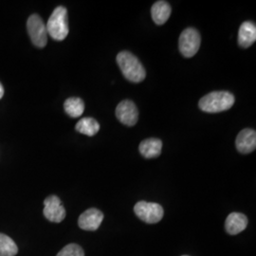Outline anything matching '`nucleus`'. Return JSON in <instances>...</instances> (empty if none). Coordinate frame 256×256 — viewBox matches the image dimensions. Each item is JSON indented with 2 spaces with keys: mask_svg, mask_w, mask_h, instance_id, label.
<instances>
[{
  "mask_svg": "<svg viewBox=\"0 0 256 256\" xmlns=\"http://www.w3.org/2000/svg\"><path fill=\"white\" fill-rule=\"evenodd\" d=\"M117 63L122 74L129 82H142L146 77V72L140 60L131 52L124 50L117 55Z\"/></svg>",
  "mask_w": 256,
  "mask_h": 256,
  "instance_id": "obj_1",
  "label": "nucleus"
},
{
  "mask_svg": "<svg viewBox=\"0 0 256 256\" xmlns=\"http://www.w3.org/2000/svg\"><path fill=\"white\" fill-rule=\"evenodd\" d=\"M234 96L228 92H214L205 95L198 102V108L207 113H220L229 110L234 104Z\"/></svg>",
  "mask_w": 256,
  "mask_h": 256,
  "instance_id": "obj_2",
  "label": "nucleus"
},
{
  "mask_svg": "<svg viewBox=\"0 0 256 256\" xmlns=\"http://www.w3.org/2000/svg\"><path fill=\"white\" fill-rule=\"evenodd\" d=\"M46 28L48 34L52 39L63 41L70 32L66 9L63 6L57 7L48 18Z\"/></svg>",
  "mask_w": 256,
  "mask_h": 256,
  "instance_id": "obj_3",
  "label": "nucleus"
},
{
  "mask_svg": "<svg viewBox=\"0 0 256 256\" xmlns=\"http://www.w3.org/2000/svg\"><path fill=\"white\" fill-rule=\"evenodd\" d=\"M202 38L200 32L194 28H187L183 30L180 36V50L186 58H191L200 50Z\"/></svg>",
  "mask_w": 256,
  "mask_h": 256,
  "instance_id": "obj_4",
  "label": "nucleus"
},
{
  "mask_svg": "<svg viewBox=\"0 0 256 256\" xmlns=\"http://www.w3.org/2000/svg\"><path fill=\"white\" fill-rule=\"evenodd\" d=\"M134 212L140 220L148 224H155L164 218V208L153 202H138L134 207Z\"/></svg>",
  "mask_w": 256,
  "mask_h": 256,
  "instance_id": "obj_5",
  "label": "nucleus"
},
{
  "mask_svg": "<svg viewBox=\"0 0 256 256\" xmlns=\"http://www.w3.org/2000/svg\"><path fill=\"white\" fill-rule=\"evenodd\" d=\"M28 32L32 42L37 48H44L48 43L46 25L38 14L30 16L27 22Z\"/></svg>",
  "mask_w": 256,
  "mask_h": 256,
  "instance_id": "obj_6",
  "label": "nucleus"
},
{
  "mask_svg": "<svg viewBox=\"0 0 256 256\" xmlns=\"http://www.w3.org/2000/svg\"><path fill=\"white\" fill-rule=\"evenodd\" d=\"M116 117L122 124L128 126H133L137 124L138 111L136 104L132 101L124 100L120 102L116 108Z\"/></svg>",
  "mask_w": 256,
  "mask_h": 256,
  "instance_id": "obj_7",
  "label": "nucleus"
},
{
  "mask_svg": "<svg viewBox=\"0 0 256 256\" xmlns=\"http://www.w3.org/2000/svg\"><path fill=\"white\" fill-rule=\"evenodd\" d=\"M44 216L46 220L50 222L60 223L66 218V210L61 204V200L56 196H50L46 198L44 202Z\"/></svg>",
  "mask_w": 256,
  "mask_h": 256,
  "instance_id": "obj_8",
  "label": "nucleus"
},
{
  "mask_svg": "<svg viewBox=\"0 0 256 256\" xmlns=\"http://www.w3.org/2000/svg\"><path fill=\"white\" fill-rule=\"evenodd\" d=\"M104 214L101 210L92 208L84 212L78 220V225L84 230H96L101 226Z\"/></svg>",
  "mask_w": 256,
  "mask_h": 256,
  "instance_id": "obj_9",
  "label": "nucleus"
},
{
  "mask_svg": "<svg viewBox=\"0 0 256 256\" xmlns=\"http://www.w3.org/2000/svg\"><path fill=\"white\" fill-rule=\"evenodd\" d=\"M236 146L242 154H250L256 150V132L254 129H243L236 137Z\"/></svg>",
  "mask_w": 256,
  "mask_h": 256,
  "instance_id": "obj_10",
  "label": "nucleus"
},
{
  "mask_svg": "<svg viewBox=\"0 0 256 256\" xmlns=\"http://www.w3.org/2000/svg\"><path fill=\"white\" fill-rule=\"evenodd\" d=\"M256 40V26L252 21H245L239 28L238 44L243 48L252 46Z\"/></svg>",
  "mask_w": 256,
  "mask_h": 256,
  "instance_id": "obj_11",
  "label": "nucleus"
},
{
  "mask_svg": "<svg viewBox=\"0 0 256 256\" xmlns=\"http://www.w3.org/2000/svg\"><path fill=\"white\" fill-rule=\"evenodd\" d=\"M247 216L240 212L230 214L225 222V229L230 236H236L247 228Z\"/></svg>",
  "mask_w": 256,
  "mask_h": 256,
  "instance_id": "obj_12",
  "label": "nucleus"
},
{
  "mask_svg": "<svg viewBox=\"0 0 256 256\" xmlns=\"http://www.w3.org/2000/svg\"><path fill=\"white\" fill-rule=\"evenodd\" d=\"M162 142L158 138H147L140 142L138 150L146 158H158L162 153Z\"/></svg>",
  "mask_w": 256,
  "mask_h": 256,
  "instance_id": "obj_13",
  "label": "nucleus"
},
{
  "mask_svg": "<svg viewBox=\"0 0 256 256\" xmlns=\"http://www.w3.org/2000/svg\"><path fill=\"white\" fill-rule=\"evenodd\" d=\"M151 14L156 25H164L171 16V6L166 1H156L151 8Z\"/></svg>",
  "mask_w": 256,
  "mask_h": 256,
  "instance_id": "obj_14",
  "label": "nucleus"
},
{
  "mask_svg": "<svg viewBox=\"0 0 256 256\" xmlns=\"http://www.w3.org/2000/svg\"><path fill=\"white\" fill-rule=\"evenodd\" d=\"M75 129L81 134L92 137L99 132L100 124L96 120L90 117H86V118H82L77 122Z\"/></svg>",
  "mask_w": 256,
  "mask_h": 256,
  "instance_id": "obj_15",
  "label": "nucleus"
},
{
  "mask_svg": "<svg viewBox=\"0 0 256 256\" xmlns=\"http://www.w3.org/2000/svg\"><path fill=\"white\" fill-rule=\"evenodd\" d=\"M66 113L72 118L81 117L84 110V102L82 99L77 97H72L66 99L64 104Z\"/></svg>",
  "mask_w": 256,
  "mask_h": 256,
  "instance_id": "obj_16",
  "label": "nucleus"
},
{
  "mask_svg": "<svg viewBox=\"0 0 256 256\" xmlns=\"http://www.w3.org/2000/svg\"><path fill=\"white\" fill-rule=\"evenodd\" d=\"M18 252V248L14 241L6 234H0V256H14Z\"/></svg>",
  "mask_w": 256,
  "mask_h": 256,
  "instance_id": "obj_17",
  "label": "nucleus"
},
{
  "mask_svg": "<svg viewBox=\"0 0 256 256\" xmlns=\"http://www.w3.org/2000/svg\"><path fill=\"white\" fill-rule=\"evenodd\" d=\"M57 256H84L82 248L76 244H70L61 250Z\"/></svg>",
  "mask_w": 256,
  "mask_h": 256,
  "instance_id": "obj_18",
  "label": "nucleus"
},
{
  "mask_svg": "<svg viewBox=\"0 0 256 256\" xmlns=\"http://www.w3.org/2000/svg\"><path fill=\"white\" fill-rule=\"evenodd\" d=\"M3 95H4V88H3V86H2V84H0V99H2V97H3Z\"/></svg>",
  "mask_w": 256,
  "mask_h": 256,
  "instance_id": "obj_19",
  "label": "nucleus"
},
{
  "mask_svg": "<svg viewBox=\"0 0 256 256\" xmlns=\"http://www.w3.org/2000/svg\"></svg>",
  "mask_w": 256,
  "mask_h": 256,
  "instance_id": "obj_20",
  "label": "nucleus"
}]
</instances>
